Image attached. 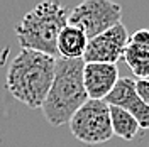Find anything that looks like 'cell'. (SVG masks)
Masks as SVG:
<instances>
[{
    "instance_id": "1",
    "label": "cell",
    "mask_w": 149,
    "mask_h": 147,
    "mask_svg": "<svg viewBox=\"0 0 149 147\" xmlns=\"http://www.w3.org/2000/svg\"><path fill=\"white\" fill-rule=\"evenodd\" d=\"M56 58L20 49L7 71V90L29 108H42L54 80Z\"/></svg>"
},
{
    "instance_id": "2",
    "label": "cell",
    "mask_w": 149,
    "mask_h": 147,
    "mask_svg": "<svg viewBox=\"0 0 149 147\" xmlns=\"http://www.w3.org/2000/svg\"><path fill=\"white\" fill-rule=\"evenodd\" d=\"M83 59H56L54 80L41 108L53 127L70 123L74 113L90 100L83 83Z\"/></svg>"
},
{
    "instance_id": "3",
    "label": "cell",
    "mask_w": 149,
    "mask_h": 147,
    "mask_svg": "<svg viewBox=\"0 0 149 147\" xmlns=\"http://www.w3.org/2000/svg\"><path fill=\"white\" fill-rule=\"evenodd\" d=\"M68 26L66 9L58 2H42L22 17L15 36L22 49L58 56V39Z\"/></svg>"
},
{
    "instance_id": "4",
    "label": "cell",
    "mask_w": 149,
    "mask_h": 147,
    "mask_svg": "<svg viewBox=\"0 0 149 147\" xmlns=\"http://www.w3.org/2000/svg\"><path fill=\"white\" fill-rule=\"evenodd\" d=\"M71 134L86 146L103 144L113 137L110 105L105 100H88L70 120Z\"/></svg>"
},
{
    "instance_id": "5",
    "label": "cell",
    "mask_w": 149,
    "mask_h": 147,
    "mask_svg": "<svg viewBox=\"0 0 149 147\" xmlns=\"http://www.w3.org/2000/svg\"><path fill=\"white\" fill-rule=\"evenodd\" d=\"M122 7L110 0H86L68 14V24L80 27L88 39L107 32L120 24Z\"/></svg>"
},
{
    "instance_id": "6",
    "label": "cell",
    "mask_w": 149,
    "mask_h": 147,
    "mask_svg": "<svg viewBox=\"0 0 149 147\" xmlns=\"http://www.w3.org/2000/svg\"><path fill=\"white\" fill-rule=\"evenodd\" d=\"M129 42V34L124 24H117L107 32L93 37L88 41L85 51V63H105V64H117V61L124 58L125 47Z\"/></svg>"
},
{
    "instance_id": "7",
    "label": "cell",
    "mask_w": 149,
    "mask_h": 147,
    "mask_svg": "<svg viewBox=\"0 0 149 147\" xmlns=\"http://www.w3.org/2000/svg\"><path fill=\"white\" fill-rule=\"evenodd\" d=\"M110 107H119L127 110L137 120L141 129H149V107L136 93V81L130 78H120L110 95L105 98Z\"/></svg>"
},
{
    "instance_id": "8",
    "label": "cell",
    "mask_w": 149,
    "mask_h": 147,
    "mask_svg": "<svg viewBox=\"0 0 149 147\" xmlns=\"http://www.w3.org/2000/svg\"><path fill=\"white\" fill-rule=\"evenodd\" d=\"M117 64L105 63H85L83 83L90 100H105L119 81Z\"/></svg>"
},
{
    "instance_id": "9",
    "label": "cell",
    "mask_w": 149,
    "mask_h": 147,
    "mask_svg": "<svg viewBox=\"0 0 149 147\" xmlns=\"http://www.w3.org/2000/svg\"><path fill=\"white\" fill-rule=\"evenodd\" d=\"M124 59L137 80H149V29H139L129 36Z\"/></svg>"
},
{
    "instance_id": "10",
    "label": "cell",
    "mask_w": 149,
    "mask_h": 147,
    "mask_svg": "<svg viewBox=\"0 0 149 147\" xmlns=\"http://www.w3.org/2000/svg\"><path fill=\"white\" fill-rule=\"evenodd\" d=\"M88 41L90 39L80 27L68 24L58 39V54L63 59H83Z\"/></svg>"
},
{
    "instance_id": "11",
    "label": "cell",
    "mask_w": 149,
    "mask_h": 147,
    "mask_svg": "<svg viewBox=\"0 0 149 147\" xmlns=\"http://www.w3.org/2000/svg\"><path fill=\"white\" fill-rule=\"evenodd\" d=\"M110 120L113 135L124 139V140H132L141 129L137 120L127 110L119 108V107H110Z\"/></svg>"
},
{
    "instance_id": "12",
    "label": "cell",
    "mask_w": 149,
    "mask_h": 147,
    "mask_svg": "<svg viewBox=\"0 0 149 147\" xmlns=\"http://www.w3.org/2000/svg\"><path fill=\"white\" fill-rule=\"evenodd\" d=\"M136 93L149 107V80H137L136 81Z\"/></svg>"
}]
</instances>
